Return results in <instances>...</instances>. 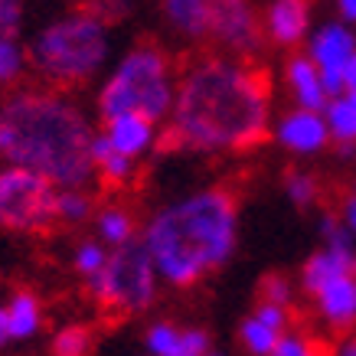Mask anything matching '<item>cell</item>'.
<instances>
[{
  "label": "cell",
  "instance_id": "ab89813d",
  "mask_svg": "<svg viewBox=\"0 0 356 356\" xmlns=\"http://www.w3.org/2000/svg\"><path fill=\"white\" fill-rule=\"evenodd\" d=\"M353 271H356V255H353Z\"/></svg>",
  "mask_w": 356,
  "mask_h": 356
},
{
  "label": "cell",
  "instance_id": "7a4b0ae2",
  "mask_svg": "<svg viewBox=\"0 0 356 356\" xmlns=\"http://www.w3.org/2000/svg\"><path fill=\"white\" fill-rule=\"evenodd\" d=\"M92 121L72 98L20 88L0 102V161L43 173L56 186H86L92 167Z\"/></svg>",
  "mask_w": 356,
  "mask_h": 356
},
{
  "label": "cell",
  "instance_id": "ac0fdd59",
  "mask_svg": "<svg viewBox=\"0 0 356 356\" xmlns=\"http://www.w3.org/2000/svg\"><path fill=\"white\" fill-rule=\"evenodd\" d=\"M163 20L186 40H206L209 0H163Z\"/></svg>",
  "mask_w": 356,
  "mask_h": 356
},
{
  "label": "cell",
  "instance_id": "2e32d148",
  "mask_svg": "<svg viewBox=\"0 0 356 356\" xmlns=\"http://www.w3.org/2000/svg\"><path fill=\"white\" fill-rule=\"evenodd\" d=\"M88 154H92V167H95V173L108 186H124L131 177H134V157L115 151L111 140L105 138V131L92 134V147H88Z\"/></svg>",
  "mask_w": 356,
  "mask_h": 356
},
{
  "label": "cell",
  "instance_id": "7402d4cb",
  "mask_svg": "<svg viewBox=\"0 0 356 356\" xmlns=\"http://www.w3.org/2000/svg\"><path fill=\"white\" fill-rule=\"evenodd\" d=\"M281 330H275V327H268L261 317H245L242 321V327H238V340H242V346H245L252 356H271V350H275V340H278Z\"/></svg>",
  "mask_w": 356,
  "mask_h": 356
},
{
  "label": "cell",
  "instance_id": "1f68e13d",
  "mask_svg": "<svg viewBox=\"0 0 356 356\" xmlns=\"http://www.w3.org/2000/svg\"><path fill=\"white\" fill-rule=\"evenodd\" d=\"M255 317H261L268 327L275 330H284L288 327V304H278V301H261L255 307Z\"/></svg>",
  "mask_w": 356,
  "mask_h": 356
},
{
  "label": "cell",
  "instance_id": "f546056e",
  "mask_svg": "<svg viewBox=\"0 0 356 356\" xmlns=\"http://www.w3.org/2000/svg\"><path fill=\"white\" fill-rule=\"evenodd\" d=\"M23 0H0V36H20Z\"/></svg>",
  "mask_w": 356,
  "mask_h": 356
},
{
  "label": "cell",
  "instance_id": "603a6c76",
  "mask_svg": "<svg viewBox=\"0 0 356 356\" xmlns=\"http://www.w3.org/2000/svg\"><path fill=\"white\" fill-rule=\"evenodd\" d=\"M30 53L23 49V43L17 36H0V86H13L20 82V76L26 72Z\"/></svg>",
  "mask_w": 356,
  "mask_h": 356
},
{
  "label": "cell",
  "instance_id": "f1b7e54d",
  "mask_svg": "<svg viewBox=\"0 0 356 356\" xmlns=\"http://www.w3.org/2000/svg\"><path fill=\"white\" fill-rule=\"evenodd\" d=\"M206 353H213V340H209L206 330H196V327L180 330V350H177V356H206Z\"/></svg>",
  "mask_w": 356,
  "mask_h": 356
},
{
  "label": "cell",
  "instance_id": "e575fe53",
  "mask_svg": "<svg viewBox=\"0 0 356 356\" xmlns=\"http://www.w3.org/2000/svg\"><path fill=\"white\" fill-rule=\"evenodd\" d=\"M340 219H343V226L353 232V238H356V193H350L343 200V209H340Z\"/></svg>",
  "mask_w": 356,
  "mask_h": 356
},
{
  "label": "cell",
  "instance_id": "836d02e7",
  "mask_svg": "<svg viewBox=\"0 0 356 356\" xmlns=\"http://www.w3.org/2000/svg\"><path fill=\"white\" fill-rule=\"evenodd\" d=\"M102 20L108 23V20H118V17H124L128 13V0H95V10Z\"/></svg>",
  "mask_w": 356,
  "mask_h": 356
},
{
  "label": "cell",
  "instance_id": "d590c367",
  "mask_svg": "<svg viewBox=\"0 0 356 356\" xmlns=\"http://www.w3.org/2000/svg\"><path fill=\"white\" fill-rule=\"evenodd\" d=\"M343 92L356 95V53L350 56V63L343 65Z\"/></svg>",
  "mask_w": 356,
  "mask_h": 356
},
{
  "label": "cell",
  "instance_id": "9c48e42d",
  "mask_svg": "<svg viewBox=\"0 0 356 356\" xmlns=\"http://www.w3.org/2000/svg\"><path fill=\"white\" fill-rule=\"evenodd\" d=\"M275 140L284 151L307 157V154H321L330 144V128H327L324 111L311 108H294L288 115H281L275 124Z\"/></svg>",
  "mask_w": 356,
  "mask_h": 356
},
{
  "label": "cell",
  "instance_id": "8992f818",
  "mask_svg": "<svg viewBox=\"0 0 356 356\" xmlns=\"http://www.w3.org/2000/svg\"><path fill=\"white\" fill-rule=\"evenodd\" d=\"M88 294L108 311L118 314H140L147 311L157 298L161 275L154 268V259L147 245L131 238L108 252V261L86 278Z\"/></svg>",
  "mask_w": 356,
  "mask_h": 356
},
{
  "label": "cell",
  "instance_id": "f35d334b",
  "mask_svg": "<svg viewBox=\"0 0 356 356\" xmlns=\"http://www.w3.org/2000/svg\"><path fill=\"white\" fill-rule=\"evenodd\" d=\"M343 356H356V340H350V343H343V350H340Z\"/></svg>",
  "mask_w": 356,
  "mask_h": 356
},
{
  "label": "cell",
  "instance_id": "44dd1931",
  "mask_svg": "<svg viewBox=\"0 0 356 356\" xmlns=\"http://www.w3.org/2000/svg\"><path fill=\"white\" fill-rule=\"evenodd\" d=\"M92 196L86 193V186H59L56 190V219H63V222H86L92 219Z\"/></svg>",
  "mask_w": 356,
  "mask_h": 356
},
{
  "label": "cell",
  "instance_id": "d4e9b609",
  "mask_svg": "<svg viewBox=\"0 0 356 356\" xmlns=\"http://www.w3.org/2000/svg\"><path fill=\"white\" fill-rule=\"evenodd\" d=\"M92 350V334L86 327L69 324L53 337V353L56 356H86Z\"/></svg>",
  "mask_w": 356,
  "mask_h": 356
},
{
  "label": "cell",
  "instance_id": "277c9868",
  "mask_svg": "<svg viewBox=\"0 0 356 356\" xmlns=\"http://www.w3.org/2000/svg\"><path fill=\"white\" fill-rule=\"evenodd\" d=\"M111 56L108 23L92 10L65 13L33 36L30 59L53 86H86L105 69Z\"/></svg>",
  "mask_w": 356,
  "mask_h": 356
},
{
  "label": "cell",
  "instance_id": "83f0119b",
  "mask_svg": "<svg viewBox=\"0 0 356 356\" xmlns=\"http://www.w3.org/2000/svg\"><path fill=\"white\" fill-rule=\"evenodd\" d=\"M284 193H288V200H291L294 206L307 209V206H314V200H317V180H314L311 173H288Z\"/></svg>",
  "mask_w": 356,
  "mask_h": 356
},
{
  "label": "cell",
  "instance_id": "4316f807",
  "mask_svg": "<svg viewBox=\"0 0 356 356\" xmlns=\"http://www.w3.org/2000/svg\"><path fill=\"white\" fill-rule=\"evenodd\" d=\"M321 238H324L327 248H337V252H353V232L343 226V219L334 216V213H327L321 219Z\"/></svg>",
  "mask_w": 356,
  "mask_h": 356
},
{
  "label": "cell",
  "instance_id": "8d00e7d4",
  "mask_svg": "<svg viewBox=\"0 0 356 356\" xmlns=\"http://www.w3.org/2000/svg\"><path fill=\"white\" fill-rule=\"evenodd\" d=\"M337 10H340L343 23H350V26L356 23V0H337Z\"/></svg>",
  "mask_w": 356,
  "mask_h": 356
},
{
  "label": "cell",
  "instance_id": "d6986e66",
  "mask_svg": "<svg viewBox=\"0 0 356 356\" xmlns=\"http://www.w3.org/2000/svg\"><path fill=\"white\" fill-rule=\"evenodd\" d=\"M324 118L330 128V140L337 144H356V95L340 92L324 105Z\"/></svg>",
  "mask_w": 356,
  "mask_h": 356
},
{
  "label": "cell",
  "instance_id": "4dcf8cb0",
  "mask_svg": "<svg viewBox=\"0 0 356 356\" xmlns=\"http://www.w3.org/2000/svg\"><path fill=\"white\" fill-rule=\"evenodd\" d=\"M307 353H311V343H307L304 337L284 334V330L278 334V340H275V350H271V356H307Z\"/></svg>",
  "mask_w": 356,
  "mask_h": 356
},
{
  "label": "cell",
  "instance_id": "4fadbf2b",
  "mask_svg": "<svg viewBox=\"0 0 356 356\" xmlns=\"http://www.w3.org/2000/svg\"><path fill=\"white\" fill-rule=\"evenodd\" d=\"M288 88H291L294 102H298V108H311V111H324V105L330 102L324 88V76H321V69L314 63L311 56H294L291 63H288Z\"/></svg>",
  "mask_w": 356,
  "mask_h": 356
},
{
  "label": "cell",
  "instance_id": "74e56055",
  "mask_svg": "<svg viewBox=\"0 0 356 356\" xmlns=\"http://www.w3.org/2000/svg\"><path fill=\"white\" fill-rule=\"evenodd\" d=\"M10 343V337H7V321H3V307H0V346Z\"/></svg>",
  "mask_w": 356,
  "mask_h": 356
},
{
  "label": "cell",
  "instance_id": "3957f363",
  "mask_svg": "<svg viewBox=\"0 0 356 356\" xmlns=\"http://www.w3.org/2000/svg\"><path fill=\"white\" fill-rule=\"evenodd\" d=\"M140 242L151 252L161 281L190 288L232 259L238 242L236 196L213 186L173 200L151 216Z\"/></svg>",
  "mask_w": 356,
  "mask_h": 356
},
{
  "label": "cell",
  "instance_id": "484cf974",
  "mask_svg": "<svg viewBox=\"0 0 356 356\" xmlns=\"http://www.w3.org/2000/svg\"><path fill=\"white\" fill-rule=\"evenodd\" d=\"M144 346H147L151 356H177V350H180V327L167 324V321L154 324L147 330V337H144Z\"/></svg>",
  "mask_w": 356,
  "mask_h": 356
},
{
  "label": "cell",
  "instance_id": "30bf717a",
  "mask_svg": "<svg viewBox=\"0 0 356 356\" xmlns=\"http://www.w3.org/2000/svg\"><path fill=\"white\" fill-rule=\"evenodd\" d=\"M105 138L111 140L115 151L138 161L157 144V121H151L140 111H124L115 118H105Z\"/></svg>",
  "mask_w": 356,
  "mask_h": 356
},
{
  "label": "cell",
  "instance_id": "5b68a950",
  "mask_svg": "<svg viewBox=\"0 0 356 356\" xmlns=\"http://www.w3.org/2000/svg\"><path fill=\"white\" fill-rule=\"evenodd\" d=\"M177 82L173 65L161 46L140 43L118 59L98 92V115L115 118L124 111H140L151 121H163L173 108Z\"/></svg>",
  "mask_w": 356,
  "mask_h": 356
},
{
  "label": "cell",
  "instance_id": "9a60e30c",
  "mask_svg": "<svg viewBox=\"0 0 356 356\" xmlns=\"http://www.w3.org/2000/svg\"><path fill=\"white\" fill-rule=\"evenodd\" d=\"M3 307V321H7V337L10 343H26L40 334L43 327V304L33 291H17Z\"/></svg>",
  "mask_w": 356,
  "mask_h": 356
},
{
  "label": "cell",
  "instance_id": "e0dca14e",
  "mask_svg": "<svg viewBox=\"0 0 356 356\" xmlns=\"http://www.w3.org/2000/svg\"><path fill=\"white\" fill-rule=\"evenodd\" d=\"M353 255L356 252H337V248H321L314 252L311 259L304 261V271H301V284L307 294H317L324 288L327 281H334L337 275L353 268Z\"/></svg>",
  "mask_w": 356,
  "mask_h": 356
},
{
  "label": "cell",
  "instance_id": "8fae6325",
  "mask_svg": "<svg viewBox=\"0 0 356 356\" xmlns=\"http://www.w3.org/2000/svg\"><path fill=\"white\" fill-rule=\"evenodd\" d=\"M353 53H356V33L343 20L324 23L311 36V46H307V56L317 63L321 72H343V65L350 63Z\"/></svg>",
  "mask_w": 356,
  "mask_h": 356
},
{
  "label": "cell",
  "instance_id": "5bb4252c",
  "mask_svg": "<svg viewBox=\"0 0 356 356\" xmlns=\"http://www.w3.org/2000/svg\"><path fill=\"white\" fill-rule=\"evenodd\" d=\"M307 20H311L307 0H271L265 13V30L278 46H294L304 40Z\"/></svg>",
  "mask_w": 356,
  "mask_h": 356
},
{
  "label": "cell",
  "instance_id": "ffe728a7",
  "mask_svg": "<svg viewBox=\"0 0 356 356\" xmlns=\"http://www.w3.org/2000/svg\"><path fill=\"white\" fill-rule=\"evenodd\" d=\"M95 229L105 245H121V242L134 238V216L124 206H105V209H98Z\"/></svg>",
  "mask_w": 356,
  "mask_h": 356
},
{
  "label": "cell",
  "instance_id": "cb8c5ba5",
  "mask_svg": "<svg viewBox=\"0 0 356 356\" xmlns=\"http://www.w3.org/2000/svg\"><path fill=\"white\" fill-rule=\"evenodd\" d=\"M105 261H108V248H105L102 238H86V242H79L76 252H72V268H76L82 278L95 275Z\"/></svg>",
  "mask_w": 356,
  "mask_h": 356
},
{
  "label": "cell",
  "instance_id": "7c38bea8",
  "mask_svg": "<svg viewBox=\"0 0 356 356\" xmlns=\"http://www.w3.org/2000/svg\"><path fill=\"white\" fill-rule=\"evenodd\" d=\"M317 311L334 330H346L356 324V271H343L334 281H327L321 291L314 294Z\"/></svg>",
  "mask_w": 356,
  "mask_h": 356
},
{
  "label": "cell",
  "instance_id": "ba28073f",
  "mask_svg": "<svg viewBox=\"0 0 356 356\" xmlns=\"http://www.w3.org/2000/svg\"><path fill=\"white\" fill-rule=\"evenodd\" d=\"M206 36L236 56H252L261 43L259 17L248 0H209Z\"/></svg>",
  "mask_w": 356,
  "mask_h": 356
},
{
  "label": "cell",
  "instance_id": "52a82bcc",
  "mask_svg": "<svg viewBox=\"0 0 356 356\" xmlns=\"http://www.w3.org/2000/svg\"><path fill=\"white\" fill-rule=\"evenodd\" d=\"M56 190L43 173L3 163L0 167V232L33 236L56 222Z\"/></svg>",
  "mask_w": 356,
  "mask_h": 356
},
{
  "label": "cell",
  "instance_id": "d6a6232c",
  "mask_svg": "<svg viewBox=\"0 0 356 356\" xmlns=\"http://www.w3.org/2000/svg\"><path fill=\"white\" fill-rule=\"evenodd\" d=\"M261 298L278 304H291V284L284 278H278V275H271V278L261 281Z\"/></svg>",
  "mask_w": 356,
  "mask_h": 356
},
{
  "label": "cell",
  "instance_id": "6da1fadb",
  "mask_svg": "<svg viewBox=\"0 0 356 356\" xmlns=\"http://www.w3.org/2000/svg\"><path fill=\"white\" fill-rule=\"evenodd\" d=\"M167 138L200 154L255 147L268 131L265 79L232 59H200L177 82Z\"/></svg>",
  "mask_w": 356,
  "mask_h": 356
}]
</instances>
